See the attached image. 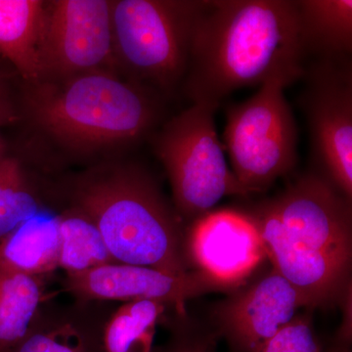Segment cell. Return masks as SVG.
Returning a JSON list of instances; mask_svg holds the SVG:
<instances>
[{
	"mask_svg": "<svg viewBox=\"0 0 352 352\" xmlns=\"http://www.w3.org/2000/svg\"><path fill=\"white\" fill-rule=\"evenodd\" d=\"M296 4L305 57L351 58L352 0H296Z\"/></svg>",
	"mask_w": 352,
	"mask_h": 352,
	"instance_id": "obj_14",
	"label": "cell"
},
{
	"mask_svg": "<svg viewBox=\"0 0 352 352\" xmlns=\"http://www.w3.org/2000/svg\"><path fill=\"white\" fill-rule=\"evenodd\" d=\"M305 57L296 0H212L197 23L182 89L217 110L241 88L274 76L302 78Z\"/></svg>",
	"mask_w": 352,
	"mask_h": 352,
	"instance_id": "obj_1",
	"label": "cell"
},
{
	"mask_svg": "<svg viewBox=\"0 0 352 352\" xmlns=\"http://www.w3.org/2000/svg\"><path fill=\"white\" fill-rule=\"evenodd\" d=\"M292 83L274 76L251 98L226 109L224 149L247 195L270 188L298 164V126L284 95Z\"/></svg>",
	"mask_w": 352,
	"mask_h": 352,
	"instance_id": "obj_7",
	"label": "cell"
},
{
	"mask_svg": "<svg viewBox=\"0 0 352 352\" xmlns=\"http://www.w3.org/2000/svg\"><path fill=\"white\" fill-rule=\"evenodd\" d=\"M207 0L112 1L113 52L118 68L133 82L170 94L182 87L197 23Z\"/></svg>",
	"mask_w": 352,
	"mask_h": 352,
	"instance_id": "obj_5",
	"label": "cell"
},
{
	"mask_svg": "<svg viewBox=\"0 0 352 352\" xmlns=\"http://www.w3.org/2000/svg\"><path fill=\"white\" fill-rule=\"evenodd\" d=\"M351 340L342 339L337 337L333 344H331L326 351L323 352H351Z\"/></svg>",
	"mask_w": 352,
	"mask_h": 352,
	"instance_id": "obj_24",
	"label": "cell"
},
{
	"mask_svg": "<svg viewBox=\"0 0 352 352\" xmlns=\"http://www.w3.org/2000/svg\"><path fill=\"white\" fill-rule=\"evenodd\" d=\"M48 212L20 162L0 156V244L21 224Z\"/></svg>",
	"mask_w": 352,
	"mask_h": 352,
	"instance_id": "obj_20",
	"label": "cell"
},
{
	"mask_svg": "<svg viewBox=\"0 0 352 352\" xmlns=\"http://www.w3.org/2000/svg\"><path fill=\"white\" fill-rule=\"evenodd\" d=\"M113 307L106 302L46 300L24 339L10 352H105L104 328Z\"/></svg>",
	"mask_w": 352,
	"mask_h": 352,
	"instance_id": "obj_13",
	"label": "cell"
},
{
	"mask_svg": "<svg viewBox=\"0 0 352 352\" xmlns=\"http://www.w3.org/2000/svg\"><path fill=\"white\" fill-rule=\"evenodd\" d=\"M215 112L192 104L168 120L155 139L173 189V207L184 223L212 212L224 197L247 196L227 164Z\"/></svg>",
	"mask_w": 352,
	"mask_h": 352,
	"instance_id": "obj_6",
	"label": "cell"
},
{
	"mask_svg": "<svg viewBox=\"0 0 352 352\" xmlns=\"http://www.w3.org/2000/svg\"><path fill=\"white\" fill-rule=\"evenodd\" d=\"M47 2L0 0V53L28 83L41 80L39 46Z\"/></svg>",
	"mask_w": 352,
	"mask_h": 352,
	"instance_id": "obj_15",
	"label": "cell"
},
{
	"mask_svg": "<svg viewBox=\"0 0 352 352\" xmlns=\"http://www.w3.org/2000/svg\"><path fill=\"white\" fill-rule=\"evenodd\" d=\"M60 234L58 267L75 274L116 263L99 232L87 215L74 208L57 214Z\"/></svg>",
	"mask_w": 352,
	"mask_h": 352,
	"instance_id": "obj_18",
	"label": "cell"
},
{
	"mask_svg": "<svg viewBox=\"0 0 352 352\" xmlns=\"http://www.w3.org/2000/svg\"><path fill=\"white\" fill-rule=\"evenodd\" d=\"M166 307L157 300H133L113 309L104 328L105 352H155L157 324Z\"/></svg>",
	"mask_w": 352,
	"mask_h": 352,
	"instance_id": "obj_19",
	"label": "cell"
},
{
	"mask_svg": "<svg viewBox=\"0 0 352 352\" xmlns=\"http://www.w3.org/2000/svg\"><path fill=\"white\" fill-rule=\"evenodd\" d=\"M112 1L47 2L41 46V80H65L96 71L117 73Z\"/></svg>",
	"mask_w": 352,
	"mask_h": 352,
	"instance_id": "obj_9",
	"label": "cell"
},
{
	"mask_svg": "<svg viewBox=\"0 0 352 352\" xmlns=\"http://www.w3.org/2000/svg\"><path fill=\"white\" fill-rule=\"evenodd\" d=\"M25 100L39 129L78 151L144 138L160 115L159 102L147 85L109 71L29 83Z\"/></svg>",
	"mask_w": 352,
	"mask_h": 352,
	"instance_id": "obj_4",
	"label": "cell"
},
{
	"mask_svg": "<svg viewBox=\"0 0 352 352\" xmlns=\"http://www.w3.org/2000/svg\"><path fill=\"white\" fill-rule=\"evenodd\" d=\"M302 78L314 173L352 201L351 58L314 60Z\"/></svg>",
	"mask_w": 352,
	"mask_h": 352,
	"instance_id": "obj_8",
	"label": "cell"
},
{
	"mask_svg": "<svg viewBox=\"0 0 352 352\" xmlns=\"http://www.w3.org/2000/svg\"><path fill=\"white\" fill-rule=\"evenodd\" d=\"M185 254L190 268L226 287L245 283L266 258L258 229L244 212L212 210L188 224Z\"/></svg>",
	"mask_w": 352,
	"mask_h": 352,
	"instance_id": "obj_11",
	"label": "cell"
},
{
	"mask_svg": "<svg viewBox=\"0 0 352 352\" xmlns=\"http://www.w3.org/2000/svg\"><path fill=\"white\" fill-rule=\"evenodd\" d=\"M14 118L12 104L1 80H0V129L11 122ZM1 156V154H0Z\"/></svg>",
	"mask_w": 352,
	"mask_h": 352,
	"instance_id": "obj_23",
	"label": "cell"
},
{
	"mask_svg": "<svg viewBox=\"0 0 352 352\" xmlns=\"http://www.w3.org/2000/svg\"><path fill=\"white\" fill-rule=\"evenodd\" d=\"M302 307L311 309L307 298L272 268L217 305V335L234 352H261Z\"/></svg>",
	"mask_w": 352,
	"mask_h": 352,
	"instance_id": "obj_10",
	"label": "cell"
},
{
	"mask_svg": "<svg viewBox=\"0 0 352 352\" xmlns=\"http://www.w3.org/2000/svg\"><path fill=\"white\" fill-rule=\"evenodd\" d=\"M63 289L76 300L122 302L157 300L184 314L190 298L230 292L198 271L173 275L146 266L109 263L75 274H66Z\"/></svg>",
	"mask_w": 352,
	"mask_h": 352,
	"instance_id": "obj_12",
	"label": "cell"
},
{
	"mask_svg": "<svg viewBox=\"0 0 352 352\" xmlns=\"http://www.w3.org/2000/svg\"><path fill=\"white\" fill-rule=\"evenodd\" d=\"M69 207L94 222L116 263L173 275L193 271L185 254V226L151 175L135 164L87 171L72 182Z\"/></svg>",
	"mask_w": 352,
	"mask_h": 352,
	"instance_id": "obj_3",
	"label": "cell"
},
{
	"mask_svg": "<svg viewBox=\"0 0 352 352\" xmlns=\"http://www.w3.org/2000/svg\"><path fill=\"white\" fill-rule=\"evenodd\" d=\"M44 277L0 263V352H10L24 339L48 300Z\"/></svg>",
	"mask_w": 352,
	"mask_h": 352,
	"instance_id": "obj_16",
	"label": "cell"
},
{
	"mask_svg": "<svg viewBox=\"0 0 352 352\" xmlns=\"http://www.w3.org/2000/svg\"><path fill=\"white\" fill-rule=\"evenodd\" d=\"M258 229L273 270L310 308L349 300L351 287V201L314 171L244 212Z\"/></svg>",
	"mask_w": 352,
	"mask_h": 352,
	"instance_id": "obj_2",
	"label": "cell"
},
{
	"mask_svg": "<svg viewBox=\"0 0 352 352\" xmlns=\"http://www.w3.org/2000/svg\"><path fill=\"white\" fill-rule=\"evenodd\" d=\"M59 251L57 214L48 210L28 219L0 244V263L45 276L58 267Z\"/></svg>",
	"mask_w": 352,
	"mask_h": 352,
	"instance_id": "obj_17",
	"label": "cell"
},
{
	"mask_svg": "<svg viewBox=\"0 0 352 352\" xmlns=\"http://www.w3.org/2000/svg\"><path fill=\"white\" fill-rule=\"evenodd\" d=\"M307 314H298L261 352H323Z\"/></svg>",
	"mask_w": 352,
	"mask_h": 352,
	"instance_id": "obj_21",
	"label": "cell"
},
{
	"mask_svg": "<svg viewBox=\"0 0 352 352\" xmlns=\"http://www.w3.org/2000/svg\"><path fill=\"white\" fill-rule=\"evenodd\" d=\"M173 326L170 342L155 352H215L217 333L192 327L185 321Z\"/></svg>",
	"mask_w": 352,
	"mask_h": 352,
	"instance_id": "obj_22",
	"label": "cell"
}]
</instances>
